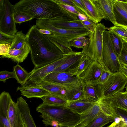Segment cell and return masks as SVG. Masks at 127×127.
I'll use <instances>...</instances> for the list:
<instances>
[{"instance_id":"1","label":"cell","mask_w":127,"mask_h":127,"mask_svg":"<svg viewBox=\"0 0 127 127\" xmlns=\"http://www.w3.org/2000/svg\"><path fill=\"white\" fill-rule=\"evenodd\" d=\"M25 35L34 68L50 64L65 55L53 41L40 32L36 25L30 28Z\"/></svg>"},{"instance_id":"2","label":"cell","mask_w":127,"mask_h":127,"mask_svg":"<svg viewBox=\"0 0 127 127\" xmlns=\"http://www.w3.org/2000/svg\"><path fill=\"white\" fill-rule=\"evenodd\" d=\"M14 6L15 11L24 13L37 19L50 20L66 16L53 0H21Z\"/></svg>"},{"instance_id":"3","label":"cell","mask_w":127,"mask_h":127,"mask_svg":"<svg viewBox=\"0 0 127 127\" xmlns=\"http://www.w3.org/2000/svg\"><path fill=\"white\" fill-rule=\"evenodd\" d=\"M36 111L52 118L61 126L73 127L79 122L80 115L66 106L51 105L43 102Z\"/></svg>"},{"instance_id":"4","label":"cell","mask_w":127,"mask_h":127,"mask_svg":"<svg viewBox=\"0 0 127 127\" xmlns=\"http://www.w3.org/2000/svg\"><path fill=\"white\" fill-rule=\"evenodd\" d=\"M106 29V27L101 23L96 24L93 32H90L89 41L82 51L92 61L98 62L105 69L102 51L103 33Z\"/></svg>"},{"instance_id":"5","label":"cell","mask_w":127,"mask_h":127,"mask_svg":"<svg viewBox=\"0 0 127 127\" xmlns=\"http://www.w3.org/2000/svg\"><path fill=\"white\" fill-rule=\"evenodd\" d=\"M127 84V78L121 72L112 74L104 83L94 86L100 100L123 92Z\"/></svg>"},{"instance_id":"6","label":"cell","mask_w":127,"mask_h":127,"mask_svg":"<svg viewBox=\"0 0 127 127\" xmlns=\"http://www.w3.org/2000/svg\"><path fill=\"white\" fill-rule=\"evenodd\" d=\"M14 6L8 0H0V32L14 37L17 30L14 18Z\"/></svg>"},{"instance_id":"7","label":"cell","mask_w":127,"mask_h":127,"mask_svg":"<svg viewBox=\"0 0 127 127\" xmlns=\"http://www.w3.org/2000/svg\"><path fill=\"white\" fill-rule=\"evenodd\" d=\"M36 25L40 29L48 30L51 34L63 38L69 41L81 36H88L90 32L84 28L67 29L57 28L51 24L48 19H37Z\"/></svg>"},{"instance_id":"8","label":"cell","mask_w":127,"mask_h":127,"mask_svg":"<svg viewBox=\"0 0 127 127\" xmlns=\"http://www.w3.org/2000/svg\"><path fill=\"white\" fill-rule=\"evenodd\" d=\"M102 56L105 70L112 74L120 72L121 64L113 49L109 31L106 30L103 33Z\"/></svg>"},{"instance_id":"9","label":"cell","mask_w":127,"mask_h":127,"mask_svg":"<svg viewBox=\"0 0 127 127\" xmlns=\"http://www.w3.org/2000/svg\"><path fill=\"white\" fill-rule=\"evenodd\" d=\"M102 112L115 118L120 117L116 112L119 108L127 111V93L119 92L110 97L100 99L98 102Z\"/></svg>"},{"instance_id":"10","label":"cell","mask_w":127,"mask_h":127,"mask_svg":"<svg viewBox=\"0 0 127 127\" xmlns=\"http://www.w3.org/2000/svg\"><path fill=\"white\" fill-rule=\"evenodd\" d=\"M72 52L65 54L61 58L50 64L38 68H34L30 72V75L24 85L39 84L46 76L53 72L55 69L63 63Z\"/></svg>"},{"instance_id":"11","label":"cell","mask_w":127,"mask_h":127,"mask_svg":"<svg viewBox=\"0 0 127 127\" xmlns=\"http://www.w3.org/2000/svg\"><path fill=\"white\" fill-rule=\"evenodd\" d=\"M79 78L68 72H52L46 76L42 81L53 84H64L75 82Z\"/></svg>"},{"instance_id":"12","label":"cell","mask_w":127,"mask_h":127,"mask_svg":"<svg viewBox=\"0 0 127 127\" xmlns=\"http://www.w3.org/2000/svg\"><path fill=\"white\" fill-rule=\"evenodd\" d=\"M17 91H19L21 95L27 98H41L50 94L39 84L25 85L18 87Z\"/></svg>"},{"instance_id":"13","label":"cell","mask_w":127,"mask_h":127,"mask_svg":"<svg viewBox=\"0 0 127 127\" xmlns=\"http://www.w3.org/2000/svg\"><path fill=\"white\" fill-rule=\"evenodd\" d=\"M10 95L5 91L0 95V127H12L9 119L8 111L11 99Z\"/></svg>"},{"instance_id":"14","label":"cell","mask_w":127,"mask_h":127,"mask_svg":"<svg viewBox=\"0 0 127 127\" xmlns=\"http://www.w3.org/2000/svg\"><path fill=\"white\" fill-rule=\"evenodd\" d=\"M104 69L98 62L93 61L82 76L85 84L92 85L95 83L99 78Z\"/></svg>"},{"instance_id":"15","label":"cell","mask_w":127,"mask_h":127,"mask_svg":"<svg viewBox=\"0 0 127 127\" xmlns=\"http://www.w3.org/2000/svg\"><path fill=\"white\" fill-rule=\"evenodd\" d=\"M48 20L51 24L58 28L67 29L82 28L86 29V26L81 23L80 20H74L66 16Z\"/></svg>"},{"instance_id":"16","label":"cell","mask_w":127,"mask_h":127,"mask_svg":"<svg viewBox=\"0 0 127 127\" xmlns=\"http://www.w3.org/2000/svg\"><path fill=\"white\" fill-rule=\"evenodd\" d=\"M8 113L9 119L12 127H27L16 103L14 102L12 98L9 105Z\"/></svg>"},{"instance_id":"17","label":"cell","mask_w":127,"mask_h":127,"mask_svg":"<svg viewBox=\"0 0 127 127\" xmlns=\"http://www.w3.org/2000/svg\"><path fill=\"white\" fill-rule=\"evenodd\" d=\"M87 11L90 19L95 23L105 19L104 14L96 0H82Z\"/></svg>"},{"instance_id":"18","label":"cell","mask_w":127,"mask_h":127,"mask_svg":"<svg viewBox=\"0 0 127 127\" xmlns=\"http://www.w3.org/2000/svg\"><path fill=\"white\" fill-rule=\"evenodd\" d=\"M102 112L98 102L85 112L80 115V121L73 127H86Z\"/></svg>"},{"instance_id":"19","label":"cell","mask_w":127,"mask_h":127,"mask_svg":"<svg viewBox=\"0 0 127 127\" xmlns=\"http://www.w3.org/2000/svg\"><path fill=\"white\" fill-rule=\"evenodd\" d=\"M81 51H73L67 59L53 72H65L76 66L84 55Z\"/></svg>"},{"instance_id":"20","label":"cell","mask_w":127,"mask_h":127,"mask_svg":"<svg viewBox=\"0 0 127 127\" xmlns=\"http://www.w3.org/2000/svg\"><path fill=\"white\" fill-rule=\"evenodd\" d=\"M16 103L22 118L27 125V127H36L30 114V109L26 101L21 96L17 98Z\"/></svg>"},{"instance_id":"21","label":"cell","mask_w":127,"mask_h":127,"mask_svg":"<svg viewBox=\"0 0 127 127\" xmlns=\"http://www.w3.org/2000/svg\"><path fill=\"white\" fill-rule=\"evenodd\" d=\"M97 103L87 100L69 101L66 107L81 115Z\"/></svg>"},{"instance_id":"22","label":"cell","mask_w":127,"mask_h":127,"mask_svg":"<svg viewBox=\"0 0 127 127\" xmlns=\"http://www.w3.org/2000/svg\"><path fill=\"white\" fill-rule=\"evenodd\" d=\"M99 6L105 17V19L108 20L114 25L116 24L113 11L114 0H96Z\"/></svg>"},{"instance_id":"23","label":"cell","mask_w":127,"mask_h":127,"mask_svg":"<svg viewBox=\"0 0 127 127\" xmlns=\"http://www.w3.org/2000/svg\"><path fill=\"white\" fill-rule=\"evenodd\" d=\"M30 52L27 44L19 49H10L7 54L1 56L2 58H8L18 63H21L26 58Z\"/></svg>"},{"instance_id":"24","label":"cell","mask_w":127,"mask_h":127,"mask_svg":"<svg viewBox=\"0 0 127 127\" xmlns=\"http://www.w3.org/2000/svg\"><path fill=\"white\" fill-rule=\"evenodd\" d=\"M92 61L89 57L84 55L76 66L66 72L73 74L79 77H82Z\"/></svg>"},{"instance_id":"25","label":"cell","mask_w":127,"mask_h":127,"mask_svg":"<svg viewBox=\"0 0 127 127\" xmlns=\"http://www.w3.org/2000/svg\"><path fill=\"white\" fill-rule=\"evenodd\" d=\"M45 35L53 41L64 54H66L73 51L70 42L64 38L52 34Z\"/></svg>"},{"instance_id":"26","label":"cell","mask_w":127,"mask_h":127,"mask_svg":"<svg viewBox=\"0 0 127 127\" xmlns=\"http://www.w3.org/2000/svg\"><path fill=\"white\" fill-rule=\"evenodd\" d=\"M115 119L102 112L85 127H102L109 123L114 122Z\"/></svg>"},{"instance_id":"27","label":"cell","mask_w":127,"mask_h":127,"mask_svg":"<svg viewBox=\"0 0 127 127\" xmlns=\"http://www.w3.org/2000/svg\"><path fill=\"white\" fill-rule=\"evenodd\" d=\"M41 98L43 102L53 105L66 106L69 101L64 98L51 94Z\"/></svg>"},{"instance_id":"28","label":"cell","mask_w":127,"mask_h":127,"mask_svg":"<svg viewBox=\"0 0 127 127\" xmlns=\"http://www.w3.org/2000/svg\"><path fill=\"white\" fill-rule=\"evenodd\" d=\"M13 71L15 76V79L18 83L24 85L27 81L30 74V72H28L18 64L13 67Z\"/></svg>"},{"instance_id":"29","label":"cell","mask_w":127,"mask_h":127,"mask_svg":"<svg viewBox=\"0 0 127 127\" xmlns=\"http://www.w3.org/2000/svg\"><path fill=\"white\" fill-rule=\"evenodd\" d=\"M57 4L60 10L62 13L73 20H79L78 17V15L80 12L75 7L65 4Z\"/></svg>"},{"instance_id":"30","label":"cell","mask_w":127,"mask_h":127,"mask_svg":"<svg viewBox=\"0 0 127 127\" xmlns=\"http://www.w3.org/2000/svg\"><path fill=\"white\" fill-rule=\"evenodd\" d=\"M109 31L113 49L118 57L123 46L122 41L120 36L112 31Z\"/></svg>"},{"instance_id":"31","label":"cell","mask_w":127,"mask_h":127,"mask_svg":"<svg viewBox=\"0 0 127 127\" xmlns=\"http://www.w3.org/2000/svg\"><path fill=\"white\" fill-rule=\"evenodd\" d=\"M27 44L26 35L21 30L17 32L15 34L10 49H19Z\"/></svg>"},{"instance_id":"32","label":"cell","mask_w":127,"mask_h":127,"mask_svg":"<svg viewBox=\"0 0 127 127\" xmlns=\"http://www.w3.org/2000/svg\"><path fill=\"white\" fill-rule=\"evenodd\" d=\"M84 90L86 97L88 100L95 103L99 102L100 99L94 86L90 84H85Z\"/></svg>"},{"instance_id":"33","label":"cell","mask_w":127,"mask_h":127,"mask_svg":"<svg viewBox=\"0 0 127 127\" xmlns=\"http://www.w3.org/2000/svg\"><path fill=\"white\" fill-rule=\"evenodd\" d=\"M14 18L16 24L20 23L33 19L32 16L24 13L20 12H15Z\"/></svg>"},{"instance_id":"34","label":"cell","mask_w":127,"mask_h":127,"mask_svg":"<svg viewBox=\"0 0 127 127\" xmlns=\"http://www.w3.org/2000/svg\"><path fill=\"white\" fill-rule=\"evenodd\" d=\"M106 29L112 31L121 37L127 38V32L122 27L119 25L106 28Z\"/></svg>"},{"instance_id":"35","label":"cell","mask_w":127,"mask_h":127,"mask_svg":"<svg viewBox=\"0 0 127 127\" xmlns=\"http://www.w3.org/2000/svg\"><path fill=\"white\" fill-rule=\"evenodd\" d=\"M40 117L42 118V121L46 127L48 126L54 127L60 126L57 122L48 116L42 114L40 115Z\"/></svg>"},{"instance_id":"36","label":"cell","mask_w":127,"mask_h":127,"mask_svg":"<svg viewBox=\"0 0 127 127\" xmlns=\"http://www.w3.org/2000/svg\"><path fill=\"white\" fill-rule=\"evenodd\" d=\"M72 1L75 4L76 8L77 10L90 19V16L82 0H72Z\"/></svg>"},{"instance_id":"37","label":"cell","mask_w":127,"mask_h":127,"mask_svg":"<svg viewBox=\"0 0 127 127\" xmlns=\"http://www.w3.org/2000/svg\"><path fill=\"white\" fill-rule=\"evenodd\" d=\"M112 74L108 71L104 69L99 79L95 83L91 85L95 86L98 84L104 83L107 81Z\"/></svg>"},{"instance_id":"38","label":"cell","mask_w":127,"mask_h":127,"mask_svg":"<svg viewBox=\"0 0 127 127\" xmlns=\"http://www.w3.org/2000/svg\"><path fill=\"white\" fill-rule=\"evenodd\" d=\"M89 40V38H86L81 40L75 39L70 41V45L71 47L73 46L77 48H83L86 45Z\"/></svg>"},{"instance_id":"39","label":"cell","mask_w":127,"mask_h":127,"mask_svg":"<svg viewBox=\"0 0 127 127\" xmlns=\"http://www.w3.org/2000/svg\"><path fill=\"white\" fill-rule=\"evenodd\" d=\"M11 78H15V76L13 71L9 72L6 70L0 72V81L5 83L6 80Z\"/></svg>"},{"instance_id":"40","label":"cell","mask_w":127,"mask_h":127,"mask_svg":"<svg viewBox=\"0 0 127 127\" xmlns=\"http://www.w3.org/2000/svg\"><path fill=\"white\" fill-rule=\"evenodd\" d=\"M118 57L121 64L127 65V50L123 46Z\"/></svg>"},{"instance_id":"41","label":"cell","mask_w":127,"mask_h":127,"mask_svg":"<svg viewBox=\"0 0 127 127\" xmlns=\"http://www.w3.org/2000/svg\"><path fill=\"white\" fill-rule=\"evenodd\" d=\"M85 85L74 96L70 101L79 100H88L86 97L84 90Z\"/></svg>"},{"instance_id":"42","label":"cell","mask_w":127,"mask_h":127,"mask_svg":"<svg viewBox=\"0 0 127 127\" xmlns=\"http://www.w3.org/2000/svg\"><path fill=\"white\" fill-rule=\"evenodd\" d=\"M14 37H11L0 32V44H7L11 45Z\"/></svg>"},{"instance_id":"43","label":"cell","mask_w":127,"mask_h":127,"mask_svg":"<svg viewBox=\"0 0 127 127\" xmlns=\"http://www.w3.org/2000/svg\"><path fill=\"white\" fill-rule=\"evenodd\" d=\"M81 23L86 26V29L90 32H93L96 24L94 22L88 17L86 20L81 21Z\"/></svg>"},{"instance_id":"44","label":"cell","mask_w":127,"mask_h":127,"mask_svg":"<svg viewBox=\"0 0 127 127\" xmlns=\"http://www.w3.org/2000/svg\"><path fill=\"white\" fill-rule=\"evenodd\" d=\"M116 112L120 118L123 119V121L125 124L126 127H127V111L123 109L116 108Z\"/></svg>"},{"instance_id":"45","label":"cell","mask_w":127,"mask_h":127,"mask_svg":"<svg viewBox=\"0 0 127 127\" xmlns=\"http://www.w3.org/2000/svg\"><path fill=\"white\" fill-rule=\"evenodd\" d=\"M10 45L7 44H0V55L1 56L7 54L10 49Z\"/></svg>"},{"instance_id":"46","label":"cell","mask_w":127,"mask_h":127,"mask_svg":"<svg viewBox=\"0 0 127 127\" xmlns=\"http://www.w3.org/2000/svg\"><path fill=\"white\" fill-rule=\"evenodd\" d=\"M53 0L56 4L62 3L66 4L72 6L76 8V5L72 0Z\"/></svg>"},{"instance_id":"47","label":"cell","mask_w":127,"mask_h":127,"mask_svg":"<svg viewBox=\"0 0 127 127\" xmlns=\"http://www.w3.org/2000/svg\"><path fill=\"white\" fill-rule=\"evenodd\" d=\"M78 17L79 20L81 21L87 20L88 18L86 15L80 12L78 14Z\"/></svg>"},{"instance_id":"48","label":"cell","mask_w":127,"mask_h":127,"mask_svg":"<svg viewBox=\"0 0 127 127\" xmlns=\"http://www.w3.org/2000/svg\"><path fill=\"white\" fill-rule=\"evenodd\" d=\"M117 25L123 26L127 27V12L119 24Z\"/></svg>"},{"instance_id":"49","label":"cell","mask_w":127,"mask_h":127,"mask_svg":"<svg viewBox=\"0 0 127 127\" xmlns=\"http://www.w3.org/2000/svg\"><path fill=\"white\" fill-rule=\"evenodd\" d=\"M112 127H126V126L122 118V120L119 123L116 124Z\"/></svg>"},{"instance_id":"50","label":"cell","mask_w":127,"mask_h":127,"mask_svg":"<svg viewBox=\"0 0 127 127\" xmlns=\"http://www.w3.org/2000/svg\"><path fill=\"white\" fill-rule=\"evenodd\" d=\"M39 31L41 33L45 35H48L51 34V32L47 30L40 29H39Z\"/></svg>"},{"instance_id":"51","label":"cell","mask_w":127,"mask_h":127,"mask_svg":"<svg viewBox=\"0 0 127 127\" xmlns=\"http://www.w3.org/2000/svg\"><path fill=\"white\" fill-rule=\"evenodd\" d=\"M120 72L127 78V69L121 66L120 69Z\"/></svg>"},{"instance_id":"52","label":"cell","mask_w":127,"mask_h":127,"mask_svg":"<svg viewBox=\"0 0 127 127\" xmlns=\"http://www.w3.org/2000/svg\"><path fill=\"white\" fill-rule=\"evenodd\" d=\"M86 38L85 36H81L79 37H78L76 39L78 40H81L85 39Z\"/></svg>"},{"instance_id":"53","label":"cell","mask_w":127,"mask_h":127,"mask_svg":"<svg viewBox=\"0 0 127 127\" xmlns=\"http://www.w3.org/2000/svg\"><path fill=\"white\" fill-rule=\"evenodd\" d=\"M123 41L127 43V38H125L120 36Z\"/></svg>"},{"instance_id":"54","label":"cell","mask_w":127,"mask_h":127,"mask_svg":"<svg viewBox=\"0 0 127 127\" xmlns=\"http://www.w3.org/2000/svg\"><path fill=\"white\" fill-rule=\"evenodd\" d=\"M123 46L127 50V43L123 41Z\"/></svg>"},{"instance_id":"55","label":"cell","mask_w":127,"mask_h":127,"mask_svg":"<svg viewBox=\"0 0 127 127\" xmlns=\"http://www.w3.org/2000/svg\"><path fill=\"white\" fill-rule=\"evenodd\" d=\"M117 1L122 2H127V0H116Z\"/></svg>"},{"instance_id":"56","label":"cell","mask_w":127,"mask_h":127,"mask_svg":"<svg viewBox=\"0 0 127 127\" xmlns=\"http://www.w3.org/2000/svg\"><path fill=\"white\" fill-rule=\"evenodd\" d=\"M121 65L123 67H124L126 68L127 69V65H124V64H121Z\"/></svg>"},{"instance_id":"57","label":"cell","mask_w":127,"mask_h":127,"mask_svg":"<svg viewBox=\"0 0 127 127\" xmlns=\"http://www.w3.org/2000/svg\"><path fill=\"white\" fill-rule=\"evenodd\" d=\"M125 88H126V91H125L127 93V84Z\"/></svg>"},{"instance_id":"58","label":"cell","mask_w":127,"mask_h":127,"mask_svg":"<svg viewBox=\"0 0 127 127\" xmlns=\"http://www.w3.org/2000/svg\"><path fill=\"white\" fill-rule=\"evenodd\" d=\"M113 126V125L112 124H111L107 126V127H112Z\"/></svg>"},{"instance_id":"59","label":"cell","mask_w":127,"mask_h":127,"mask_svg":"<svg viewBox=\"0 0 127 127\" xmlns=\"http://www.w3.org/2000/svg\"><path fill=\"white\" fill-rule=\"evenodd\" d=\"M61 127V126H58L56 127Z\"/></svg>"},{"instance_id":"60","label":"cell","mask_w":127,"mask_h":127,"mask_svg":"<svg viewBox=\"0 0 127 127\" xmlns=\"http://www.w3.org/2000/svg\"></svg>"}]
</instances>
